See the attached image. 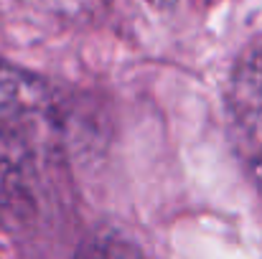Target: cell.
<instances>
[{"mask_svg": "<svg viewBox=\"0 0 262 259\" xmlns=\"http://www.w3.org/2000/svg\"><path fill=\"white\" fill-rule=\"evenodd\" d=\"M232 112L252 168L262 180V69L247 66L245 74H237L232 89Z\"/></svg>", "mask_w": 262, "mask_h": 259, "instance_id": "obj_2", "label": "cell"}, {"mask_svg": "<svg viewBox=\"0 0 262 259\" xmlns=\"http://www.w3.org/2000/svg\"><path fill=\"white\" fill-rule=\"evenodd\" d=\"M54 127L46 86L0 61V224L8 231L38 221Z\"/></svg>", "mask_w": 262, "mask_h": 259, "instance_id": "obj_1", "label": "cell"}, {"mask_svg": "<svg viewBox=\"0 0 262 259\" xmlns=\"http://www.w3.org/2000/svg\"><path fill=\"white\" fill-rule=\"evenodd\" d=\"M148 5H153V8H161V10H166V8H171L176 0H145Z\"/></svg>", "mask_w": 262, "mask_h": 259, "instance_id": "obj_3", "label": "cell"}]
</instances>
